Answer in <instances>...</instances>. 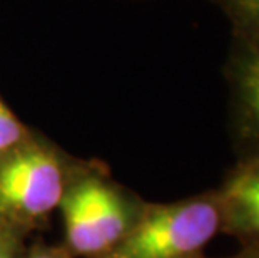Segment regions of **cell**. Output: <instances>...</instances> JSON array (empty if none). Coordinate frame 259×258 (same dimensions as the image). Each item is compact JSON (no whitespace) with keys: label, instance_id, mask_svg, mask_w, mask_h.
Wrapping results in <instances>:
<instances>
[{"label":"cell","instance_id":"cell-6","mask_svg":"<svg viewBox=\"0 0 259 258\" xmlns=\"http://www.w3.org/2000/svg\"><path fill=\"white\" fill-rule=\"evenodd\" d=\"M233 27V37L259 39V0H214Z\"/></svg>","mask_w":259,"mask_h":258},{"label":"cell","instance_id":"cell-5","mask_svg":"<svg viewBox=\"0 0 259 258\" xmlns=\"http://www.w3.org/2000/svg\"><path fill=\"white\" fill-rule=\"evenodd\" d=\"M223 215V233L241 248H259V156L238 158L216 188Z\"/></svg>","mask_w":259,"mask_h":258},{"label":"cell","instance_id":"cell-11","mask_svg":"<svg viewBox=\"0 0 259 258\" xmlns=\"http://www.w3.org/2000/svg\"><path fill=\"white\" fill-rule=\"evenodd\" d=\"M202 258H207V256H202Z\"/></svg>","mask_w":259,"mask_h":258},{"label":"cell","instance_id":"cell-10","mask_svg":"<svg viewBox=\"0 0 259 258\" xmlns=\"http://www.w3.org/2000/svg\"><path fill=\"white\" fill-rule=\"evenodd\" d=\"M228 258H259V248H241L236 255Z\"/></svg>","mask_w":259,"mask_h":258},{"label":"cell","instance_id":"cell-3","mask_svg":"<svg viewBox=\"0 0 259 258\" xmlns=\"http://www.w3.org/2000/svg\"><path fill=\"white\" fill-rule=\"evenodd\" d=\"M223 233L216 188L167 203H146L136 227L104 258H202Z\"/></svg>","mask_w":259,"mask_h":258},{"label":"cell","instance_id":"cell-8","mask_svg":"<svg viewBox=\"0 0 259 258\" xmlns=\"http://www.w3.org/2000/svg\"><path fill=\"white\" fill-rule=\"evenodd\" d=\"M19 258H77L65 248L64 243H47L44 240H35L25 245Z\"/></svg>","mask_w":259,"mask_h":258},{"label":"cell","instance_id":"cell-9","mask_svg":"<svg viewBox=\"0 0 259 258\" xmlns=\"http://www.w3.org/2000/svg\"><path fill=\"white\" fill-rule=\"evenodd\" d=\"M25 245V233L14 228L0 227V258H19Z\"/></svg>","mask_w":259,"mask_h":258},{"label":"cell","instance_id":"cell-4","mask_svg":"<svg viewBox=\"0 0 259 258\" xmlns=\"http://www.w3.org/2000/svg\"><path fill=\"white\" fill-rule=\"evenodd\" d=\"M224 79L236 158L259 156V39L233 37Z\"/></svg>","mask_w":259,"mask_h":258},{"label":"cell","instance_id":"cell-2","mask_svg":"<svg viewBox=\"0 0 259 258\" xmlns=\"http://www.w3.org/2000/svg\"><path fill=\"white\" fill-rule=\"evenodd\" d=\"M75 163L35 131L0 156V227L27 237L46 228L59 211Z\"/></svg>","mask_w":259,"mask_h":258},{"label":"cell","instance_id":"cell-1","mask_svg":"<svg viewBox=\"0 0 259 258\" xmlns=\"http://www.w3.org/2000/svg\"><path fill=\"white\" fill-rule=\"evenodd\" d=\"M104 163L77 159L60 203L64 246L77 258H104L136 227L146 208Z\"/></svg>","mask_w":259,"mask_h":258},{"label":"cell","instance_id":"cell-7","mask_svg":"<svg viewBox=\"0 0 259 258\" xmlns=\"http://www.w3.org/2000/svg\"><path fill=\"white\" fill-rule=\"evenodd\" d=\"M32 129L17 118L0 96V156L14 150L30 136Z\"/></svg>","mask_w":259,"mask_h":258}]
</instances>
